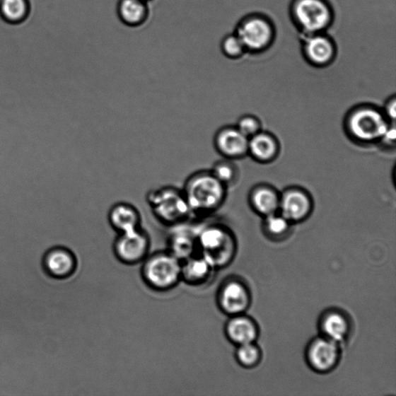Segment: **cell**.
Returning a JSON list of instances; mask_svg holds the SVG:
<instances>
[{"label": "cell", "mask_w": 396, "mask_h": 396, "mask_svg": "<svg viewBox=\"0 0 396 396\" xmlns=\"http://www.w3.org/2000/svg\"><path fill=\"white\" fill-rule=\"evenodd\" d=\"M199 228L189 226L187 222L172 227L168 237L167 250L180 261L199 252L197 241Z\"/></svg>", "instance_id": "cell-11"}, {"label": "cell", "mask_w": 396, "mask_h": 396, "mask_svg": "<svg viewBox=\"0 0 396 396\" xmlns=\"http://www.w3.org/2000/svg\"><path fill=\"white\" fill-rule=\"evenodd\" d=\"M217 269L201 253L181 261V282L202 286L210 282Z\"/></svg>", "instance_id": "cell-12"}, {"label": "cell", "mask_w": 396, "mask_h": 396, "mask_svg": "<svg viewBox=\"0 0 396 396\" xmlns=\"http://www.w3.org/2000/svg\"><path fill=\"white\" fill-rule=\"evenodd\" d=\"M221 48L222 53L229 59H238L246 51L241 40L235 34L223 38Z\"/></svg>", "instance_id": "cell-24"}, {"label": "cell", "mask_w": 396, "mask_h": 396, "mask_svg": "<svg viewBox=\"0 0 396 396\" xmlns=\"http://www.w3.org/2000/svg\"><path fill=\"white\" fill-rule=\"evenodd\" d=\"M339 356L340 352L337 343L325 337L313 341L308 352L310 365L321 373L334 368Z\"/></svg>", "instance_id": "cell-13"}, {"label": "cell", "mask_w": 396, "mask_h": 396, "mask_svg": "<svg viewBox=\"0 0 396 396\" xmlns=\"http://www.w3.org/2000/svg\"><path fill=\"white\" fill-rule=\"evenodd\" d=\"M108 221L117 234L130 232L142 227V216L134 204L118 202L113 204L108 213Z\"/></svg>", "instance_id": "cell-15"}, {"label": "cell", "mask_w": 396, "mask_h": 396, "mask_svg": "<svg viewBox=\"0 0 396 396\" xmlns=\"http://www.w3.org/2000/svg\"><path fill=\"white\" fill-rule=\"evenodd\" d=\"M382 140L385 142V144L391 145L394 144L395 141V128L393 126L392 127H389L385 132Z\"/></svg>", "instance_id": "cell-29"}, {"label": "cell", "mask_w": 396, "mask_h": 396, "mask_svg": "<svg viewBox=\"0 0 396 396\" xmlns=\"http://www.w3.org/2000/svg\"><path fill=\"white\" fill-rule=\"evenodd\" d=\"M321 329L325 337L338 344L344 341L348 335L349 324L341 313L332 311L322 319Z\"/></svg>", "instance_id": "cell-20"}, {"label": "cell", "mask_w": 396, "mask_h": 396, "mask_svg": "<svg viewBox=\"0 0 396 396\" xmlns=\"http://www.w3.org/2000/svg\"><path fill=\"white\" fill-rule=\"evenodd\" d=\"M228 339L237 345L252 343L258 336L254 321L242 315L230 317L225 327Z\"/></svg>", "instance_id": "cell-18"}, {"label": "cell", "mask_w": 396, "mask_h": 396, "mask_svg": "<svg viewBox=\"0 0 396 396\" xmlns=\"http://www.w3.org/2000/svg\"><path fill=\"white\" fill-rule=\"evenodd\" d=\"M237 129L246 137H252L258 134L259 122L252 117H244L238 124Z\"/></svg>", "instance_id": "cell-28"}, {"label": "cell", "mask_w": 396, "mask_h": 396, "mask_svg": "<svg viewBox=\"0 0 396 396\" xmlns=\"http://www.w3.org/2000/svg\"><path fill=\"white\" fill-rule=\"evenodd\" d=\"M2 11L6 18L18 20L26 12V4L24 0H3Z\"/></svg>", "instance_id": "cell-27"}, {"label": "cell", "mask_w": 396, "mask_h": 396, "mask_svg": "<svg viewBox=\"0 0 396 396\" xmlns=\"http://www.w3.org/2000/svg\"><path fill=\"white\" fill-rule=\"evenodd\" d=\"M249 150L259 161H267L275 156L277 146L272 136L264 134H257L249 141Z\"/></svg>", "instance_id": "cell-21"}, {"label": "cell", "mask_w": 396, "mask_h": 396, "mask_svg": "<svg viewBox=\"0 0 396 396\" xmlns=\"http://www.w3.org/2000/svg\"><path fill=\"white\" fill-rule=\"evenodd\" d=\"M151 239L143 227L117 234L112 244L115 257L127 266L141 264L150 254Z\"/></svg>", "instance_id": "cell-6"}, {"label": "cell", "mask_w": 396, "mask_h": 396, "mask_svg": "<svg viewBox=\"0 0 396 396\" xmlns=\"http://www.w3.org/2000/svg\"><path fill=\"white\" fill-rule=\"evenodd\" d=\"M289 221L284 216H276V213L267 216L266 229L268 234L272 236H281L286 233L289 229Z\"/></svg>", "instance_id": "cell-26"}, {"label": "cell", "mask_w": 396, "mask_h": 396, "mask_svg": "<svg viewBox=\"0 0 396 396\" xmlns=\"http://www.w3.org/2000/svg\"><path fill=\"white\" fill-rule=\"evenodd\" d=\"M145 1H146V2H151V0H145Z\"/></svg>", "instance_id": "cell-31"}, {"label": "cell", "mask_w": 396, "mask_h": 396, "mask_svg": "<svg viewBox=\"0 0 396 396\" xmlns=\"http://www.w3.org/2000/svg\"><path fill=\"white\" fill-rule=\"evenodd\" d=\"M303 52L312 64L325 65L333 60L335 47L331 38L318 33L308 35L304 40Z\"/></svg>", "instance_id": "cell-16"}, {"label": "cell", "mask_w": 396, "mask_h": 396, "mask_svg": "<svg viewBox=\"0 0 396 396\" xmlns=\"http://www.w3.org/2000/svg\"><path fill=\"white\" fill-rule=\"evenodd\" d=\"M45 274L55 280H66L74 274L78 267L76 255L64 245L50 248L41 259Z\"/></svg>", "instance_id": "cell-9"}, {"label": "cell", "mask_w": 396, "mask_h": 396, "mask_svg": "<svg viewBox=\"0 0 396 396\" xmlns=\"http://www.w3.org/2000/svg\"><path fill=\"white\" fill-rule=\"evenodd\" d=\"M182 191L192 216L204 217L217 211L224 202L226 186L210 170H201L187 178Z\"/></svg>", "instance_id": "cell-1"}, {"label": "cell", "mask_w": 396, "mask_h": 396, "mask_svg": "<svg viewBox=\"0 0 396 396\" xmlns=\"http://www.w3.org/2000/svg\"><path fill=\"white\" fill-rule=\"evenodd\" d=\"M214 145L216 151L227 158H237L249 150V139L237 128L225 127L214 136Z\"/></svg>", "instance_id": "cell-14"}, {"label": "cell", "mask_w": 396, "mask_h": 396, "mask_svg": "<svg viewBox=\"0 0 396 396\" xmlns=\"http://www.w3.org/2000/svg\"><path fill=\"white\" fill-rule=\"evenodd\" d=\"M146 198L155 219L165 226L184 224L192 216L182 189L163 186L151 190Z\"/></svg>", "instance_id": "cell-2"}, {"label": "cell", "mask_w": 396, "mask_h": 396, "mask_svg": "<svg viewBox=\"0 0 396 396\" xmlns=\"http://www.w3.org/2000/svg\"><path fill=\"white\" fill-rule=\"evenodd\" d=\"M235 34L241 40L245 50L260 52L272 43L274 29L272 23L261 16H250L238 25Z\"/></svg>", "instance_id": "cell-7"}, {"label": "cell", "mask_w": 396, "mask_h": 396, "mask_svg": "<svg viewBox=\"0 0 396 396\" xmlns=\"http://www.w3.org/2000/svg\"><path fill=\"white\" fill-rule=\"evenodd\" d=\"M350 132L354 138L363 142L382 139L389 129L383 115L373 109H361L354 112L349 121Z\"/></svg>", "instance_id": "cell-8"}, {"label": "cell", "mask_w": 396, "mask_h": 396, "mask_svg": "<svg viewBox=\"0 0 396 396\" xmlns=\"http://www.w3.org/2000/svg\"><path fill=\"white\" fill-rule=\"evenodd\" d=\"M395 105V101L392 100V102L387 107V113L389 115V117L393 120L395 118L396 115Z\"/></svg>", "instance_id": "cell-30"}, {"label": "cell", "mask_w": 396, "mask_h": 396, "mask_svg": "<svg viewBox=\"0 0 396 396\" xmlns=\"http://www.w3.org/2000/svg\"><path fill=\"white\" fill-rule=\"evenodd\" d=\"M197 241L198 252L216 269L226 267L234 257L235 239L225 226L210 224L200 227Z\"/></svg>", "instance_id": "cell-4"}, {"label": "cell", "mask_w": 396, "mask_h": 396, "mask_svg": "<svg viewBox=\"0 0 396 396\" xmlns=\"http://www.w3.org/2000/svg\"><path fill=\"white\" fill-rule=\"evenodd\" d=\"M219 308L232 317L242 315L250 303V296L245 285L235 279H228L221 284L217 291Z\"/></svg>", "instance_id": "cell-10"}, {"label": "cell", "mask_w": 396, "mask_h": 396, "mask_svg": "<svg viewBox=\"0 0 396 396\" xmlns=\"http://www.w3.org/2000/svg\"><path fill=\"white\" fill-rule=\"evenodd\" d=\"M117 13L120 21L129 28H139L150 18L151 9L145 0H119Z\"/></svg>", "instance_id": "cell-17"}, {"label": "cell", "mask_w": 396, "mask_h": 396, "mask_svg": "<svg viewBox=\"0 0 396 396\" xmlns=\"http://www.w3.org/2000/svg\"><path fill=\"white\" fill-rule=\"evenodd\" d=\"M281 216L289 221H298L308 216L310 211V202L303 192L292 190L287 192L279 200Z\"/></svg>", "instance_id": "cell-19"}, {"label": "cell", "mask_w": 396, "mask_h": 396, "mask_svg": "<svg viewBox=\"0 0 396 396\" xmlns=\"http://www.w3.org/2000/svg\"><path fill=\"white\" fill-rule=\"evenodd\" d=\"M140 276L155 292H168L181 283V261L169 251L150 253L141 263Z\"/></svg>", "instance_id": "cell-3"}, {"label": "cell", "mask_w": 396, "mask_h": 396, "mask_svg": "<svg viewBox=\"0 0 396 396\" xmlns=\"http://www.w3.org/2000/svg\"><path fill=\"white\" fill-rule=\"evenodd\" d=\"M291 13L295 23L304 34H318L331 24L333 13L326 0H294Z\"/></svg>", "instance_id": "cell-5"}, {"label": "cell", "mask_w": 396, "mask_h": 396, "mask_svg": "<svg viewBox=\"0 0 396 396\" xmlns=\"http://www.w3.org/2000/svg\"><path fill=\"white\" fill-rule=\"evenodd\" d=\"M252 203L255 210L264 216L275 214L279 207V199L277 194L267 187H261L252 194Z\"/></svg>", "instance_id": "cell-22"}, {"label": "cell", "mask_w": 396, "mask_h": 396, "mask_svg": "<svg viewBox=\"0 0 396 396\" xmlns=\"http://www.w3.org/2000/svg\"><path fill=\"white\" fill-rule=\"evenodd\" d=\"M235 356L239 364L245 367L257 366L260 360V351L254 343L238 345Z\"/></svg>", "instance_id": "cell-23"}, {"label": "cell", "mask_w": 396, "mask_h": 396, "mask_svg": "<svg viewBox=\"0 0 396 396\" xmlns=\"http://www.w3.org/2000/svg\"><path fill=\"white\" fill-rule=\"evenodd\" d=\"M223 185L226 186L232 183L235 178V168L229 161H221L214 164L210 170Z\"/></svg>", "instance_id": "cell-25"}]
</instances>
